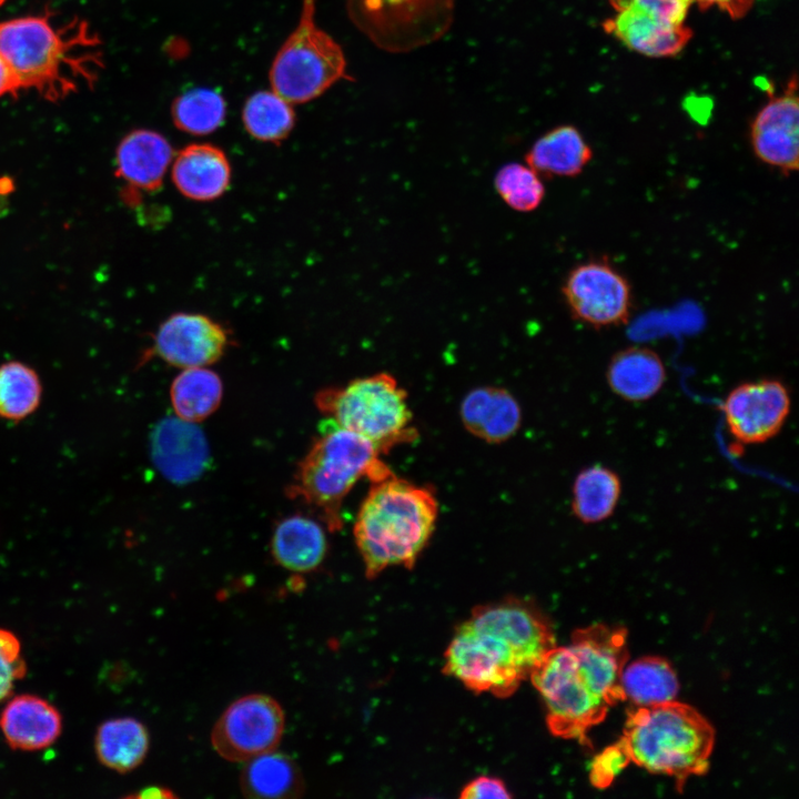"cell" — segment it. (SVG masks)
Instances as JSON below:
<instances>
[{"instance_id":"cell-35","label":"cell","mask_w":799,"mask_h":799,"mask_svg":"<svg viewBox=\"0 0 799 799\" xmlns=\"http://www.w3.org/2000/svg\"><path fill=\"white\" fill-rule=\"evenodd\" d=\"M700 10L717 7L731 19L744 18L752 8L756 0H692Z\"/></svg>"},{"instance_id":"cell-1","label":"cell","mask_w":799,"mask_h":799,"mask_svg":"<svg viewBox=\"0 0 799 799\" xmlns=\"http://www.w3.org/2000/svg\"><path fill=\"white\" fill-rule=\"evenodd\" d=\"M627 660V631L603 624L578 629L568 645L552 648L529 676L549 731L587 742L588 730L625 701L620 678Z\"/></svg>"},{"instance_id":"cell-28","label":"cell","mask_w":799,"mask_h":799,"mask_svg":"<svg viewBox=\"0 0 799 799\" xmlns=\"http://www.w3.org/2000/svg\"><path fill=\"white\" fill-rule=\"evenodd\" d=\"M292 103L274 91H259L243 108L242 120L250 135L262 142L280 143L295 124Z\"/></svg>"},{"instance_id":"cell-15","label":"cell","mask_w":799,"mask_h":799,"mask_svg":"<svg viewBox=\"0 0 799 799\" xmlns=\"http://www.w3.org/2000/svg\"><path fill=\"white\" fill-rule=\"evenodd\" d=\"M172 159V146L162 134L145 129L127 134L115 152V175L124 183L125 204L134 206L141 193L159 191Z\"/></svg>"},{"instance_id":"cell-33","label":"cell","mask_w":799,"mask_h":799,"mask_svg":"<svg viewBox=\"0 0 799 799\" xmlns=\"http://www.w3.org/2000/svg\"><path fill=\"white\" fill-rule=\"evenodd\" d=\"M630 762L621 740L597 755L590 766L589 779L598 789L607 788Z\"/></svg>"},{"instance_id":"cell-25","label":"cell","mask_w":799,"mask_h":799,"mask_svg":"<svg viewBox=\"0 0 799 799\" xmlns=\"http://www.w3.org/2000/svg\"><path fill=\"white\" fill-rule=\"evenodd\" d=\"M618 474L600 464L588 466L576 476L572 490V510L584 524H597L609 518L620 499Z\"/></svg>"},{"instance_id":"cell-22","label":"cell","mask_w":799,"mask_h":799,"mask_svg":"<svg viewBox=\"0 0 799 799\" xmlns=\"http://www.w3.org/2000/svg\"><path fill=\"white\" fill-rule=\"evenodd\" d=\"M271 552L275 562L295 573L316 569L327 553V539L323 527L303 515L282 519L271 539Z\"/></svg>"},{"instance_id":"cell-11","label":"cell","mask_w":799,"mask_h":799,"mask_svg":"<svg viewBox=\"0 0 799 799\" xmlns=\"http://www.w3.org/2000/svg\"><path fill=\"white\" fill-rule=\"evenodd\" d=\"M562 294L572 316L591 327L619 326L629 321L631 286L607 259L591 260L572 269Z\"/></svg>"},{"instance_id":"cell-7","label":"cell","mask_w":799,"mask_h":799,"mask_svg":"<svg viewBox=\"0 0 799 799\" xmlns=\"http://www.w3.org/2000/svg\"><path fill=\"white\" fill-rule=\"evenodd\" d=\"M315 403L333 423L368 439L381 453L417 437L407 394L391 374L377 373L326 388L318 392Z\"/></svg>"},{"instance_id":"cell-24","label":"cell","mask_w":799,"mask_h":799,"mask_svg":"<svg viewBox=\"0 0 799 799\" xmlns=\"http://www.w3.org/2000/svg\"><path fill=\"white\" fill-rule=\"evenodd\" d=\"M150 747L146 727L135 718L121 717L102 722L94 738L99 761L120 773L139 767Z\"/></svg>"},{"instance_id":"cell-29","label":"cell","mask_w":799,"mask_h":799,"mask_svg":"<svg viewBox=\"0 0 799 799\" xmlns=\"http://www.w3.org/2000/svg\"><path fill=\"white\" fill-rule=\"evenodd\" d=\"M42 385L38 373L18 362L0 365V417L21 421L40 405Z\"/></svg>"},{"instance_id":"cell-26","label":"cell","mask_w":799,"mask_h":799,"mask_svg":"<svg viewBox=\"0 0 799 799\" xmlns=\"http://www.w3.org/2000/svg\"><path fill=\"white\" fill-rule=\"evenodd\" d=\"M620 685L625 701L629 700L636 707L672 701L679 690L674 668L660 657H644L626 664Z\"/></svg>"},{"instance_id":"cell-5","label":"cell","mask_w":799,"mask_h":799,"mask_svg":"<svg viewBox=\"0 0 799 799\" xmlns=\"http://www.w3.org/2000/svg\"><path fill=\"white\" fill-rule=\"evenodd\" d=\"M620 740L631 762L674 778L680 789L707 771L715 730L696 709L672 700L629 711Z\"/></svg>"},{"instance_id":"cell-21","label":"cell","mask_w":799,"mask_h":799,"mask_svg":"<svg viewBox=\"0 0 799 799\" xmlns=\"http://www.w3.org/2000/svg\"><path fill=\"white\" fill-rule=\"evenodd\" d=\"M593 158V150L578 129L556 127L539 136L525 155V162L543 179L579 175Z\"/></svg>"},{"instance_id":"cell-14","label":"cell","mask_w":799,"mask_h":799,"mask_svg":"<svg viewBox=\"0 0 799 799\" xmlns=\"http://www.w3.org/2000/svg\"><path fill=\"white\" fill-rule=\"evenodd\" d=\"M768 102L750 125L752 151L762 163L785 175L799 168V103L793 75L781 94L769 91Z\"/></svg>"},{"instance_id":"cell-23","label":"cell","mask_w":799,"mask_h":799,"mask_svg":"<svg viewBox=\"0 0 799 799\" xmlns=\"http://www.w3.org/2000/svg\"><path fill=\"white\" fill-rule=\"evenodd\" d=\"M245 762L240 776V788L244 797L292 799L304 793L302 772L290 756L272 750Z\"/></svg>"},{"instance_id":"cell-6","label":"cell","mask_w":799,"mask_h":799,"mask_svg":"<svg viewBox=\"0 0 799 799\" xmlns=\"http://www.w3.org/2000/svg\"><path fill=\"white\" fill-rule=\"evenodd\" d=\"M381 454L372 442L334 423L301 461L287 494L314 508L331 530H338L343 499L355 484L393 474Z\"/></svg>"},{"instance_id":"cell-13","label":"cell","mask_w":799,"mask_h":799,"mask_svg":"<svg viewBox=\"0 0 799 799\" xmlns=\"http://www.w3.org/2000/svg\"><path fill=\"white\" fill-rule=\"evenodd\" d=\"M230 345L229 332L199 313H174L154 335L151 354L180 368L205 367L219 361Z\"/></svg>"},{"instance_id":"cell-18","label":"cell","mask_w":799,"mask_h":799,"mask_svg":"<svg viewBox=\"0 0 799 799\" xmlns=\"http://www.w3.org/2000/svg\"><path fill=\"white\" fill-rule=\"evenodd\" d=\"M171 175L182 195L206 202L220 198L229 189L231 165L220 148L195 143L180 150L173 161Z\"/></svg>"},{"instance_id":"cell-8","label":"cell","mask_w":799,"mask_h":799,"mask_svg":"<svg viewBox=\"0 0 799 799\" xmlns=\"http://www.w3.org/2000/svg\"><path fill=\"white\" fill-rule=\"evenodd\" d=\"M340 44L315 23V0H302L295 30L289 36L270 69L274 92L290 103L320 97L341 78H347Z\"/></svg>"},{"instance_id":"cell-30","label":"cell","mask_w":799,"mask_h":799,"mask_svg":"<svg viewBox=\"0 0 799 799\" xmlns=\"http://www.w3.org/2000/svg\"><path fill=\"white\" fill-rule=\"evenodd\" d=\"M226 104L221 94L211 89H193L172 103L175 127L185 133L205 135L218 130L224 121Z\"/></svg>"},{"instance_id":"cell-19","label":"cell","mask_w":799,"mask_h":799,"mask_svg":"<svg viewBox=\"0 0 799 799\" xmlns=\"http://www.w3.org/2000/svg\"><path fill=\"white\" fill-rule=\"evenodd\" d=\"M461 418L472 435L486 443L498 444L516 434L522 412L517 400L507 390L481 386L464 396Z\"/></svg>"},{"instance_id":"cell-36","label":"cell","mask_w":799,"mask_h":799,"mask_svg":"<svg viewBox=\"0 0 799 799\" xmlns=\"http://www.w3.org/2000/svg\"><path fill=\"white\" fill-rule=\"evenodd\" d=\"M21 90L20 83L12 69L0 54V97L6 94L16 95Z\"/></svg>"},{"instance_id":"cell-31","label":"cell","mask_w":799,"mask_h":799,"mask_svg":"<svg viewBox=\"0 0 799 799\" xmlns=\"http://www.w3.org/2000/svg\"><path fill=\"white\" fill-rule=\"evenodd\" d=\"M494 188L508 208L522 213L535 211L545 198L543 178L527 164L518 162L498 169Z\"/></svg>"},{"instance_id":"cell-9","label":"cell","mask_w":799,"mask_h":799,"mask_svg":"<svg viewBox=\"0 0 799 799\" xmlns=\"http://www.w3.org/2000/svg\"><path fill=\"white\" fill-rule=\"evenodd\" d=\"M692 0H610L603 28L628 49L651 58L679 53L692 37L686 18Z\"/></svg>"},{"instance_id":"cell-4","label":"cell","mask_w":799,"mask_h":799,"mask_svg":"<svg viewBox=\"0 0 799 799\" xmlns=\"http://www.w3.org/2000/svg\"><path fill=\"white\" fill-rule=\"evenodd\" d=\"M438 517L432 488L394 474L373 482L354 523V538L365 575L375 578L391 566L412 568L428 544Z\"/></svg>"},{"instance_id":"cell-3","label":"cell","mask_w":799,"mask_h":799,"mask_svg":"<svg viewBox=\"0 0 799 799\" xmlns=\"http://www.w3.org/2000/svg\"><path fill=\"white\" fill-rule=\"evenodd\" d=\"M99 39L75 19L55 27L47 16L0 22V54L21 89H33L55 101L91 84L102 64Z\"/></svg>"},{"instance_id":"cell-37","label":"cell","mask_w":799,"mask_h":799,"mask_svg":"<svg viewBox=\"0 0 799 799\" xmlns=\"http://www.w3.org/2000/svg\"><path fill=\"white\" fill-rule=\"evenodd\" d=\"M131 797L136 798H175L176 796L168 788L164 787H156L152 786L149 788L143 789L138 795H132Z\"/></svg>"},{"instance_id":"cell-27","label":"cell","mask_w":799,"mask_h":799,"mask_svg":"<svg viewBox=\"0 0 799 799\" xmlns=\"http://www.w3.org/2000/svg\"><path fill=\"white\" fill-rule=\"evenodd\" d=\"M222 395L220 376L206 367L184 368L170 387L175 416L191 423L209 417L219 407Z\"/></svg>"},{"instance_id":"cell-20","label":"cell","mask_w":799,"mask_h":799,"mask_svg":"<svg viewBox=\"0 0 799 799\" xmlns=\"http://www.w3.org/2000/svg\"><path fill=\"white\" fill-rule=\"evenodd\" d=\"M661 357L646 346H628L615 353L606 370L607 383L616 395L629 402L654 397L666 382Z\"/></svg>"},{"instance_id":"cell-17","label":"cell","mask_w":799,"mask_h":799,"mask_svg":"<svg viewBox=\"0 0 799 799\" xmlns=\"http://www.w3.org/2000/svg\"><path fill=\"white\" fill-rule=\"evenodd\" d=\"M0 730L10 748L38 751L58 740L62 731V717L48 700L22 694L8 700L3 707Z\"/></svg>"},{"instance_id":"cell-32","label":"cell","mask_w":799,"mask_h":799,"mask_svg":"<svg viewBox=\"0 0 799 799\" xmlns=\"http://www.w3.org/2000/svg\"><path fill=\"white\" fill-rule=\"evenodd\" d=\"M27 674L21 644L10 630L0 628V701L7 699Z\"/></svg>"},{"instance_id":"cell-16","label":"cell","mask_w":799,"mask_h":799,"mask_svg":"<svg viewBox=\"0 0 799 799\" xmlns=\"http://www.w3.org/2000/svg\"><path fill=\"white\" fill-rule=\"evenodd\" d=\"M151 457L162 475L185 484L198 478L209 463V447L195 423L165 417L151 433Z\"/></svg>"},{"instance_id":"cell-10","label":"cell","mask_w":799,"mask_h":799,"mask_svg":"<svg viewBox=\"0 0 799 799\" xmlns=\"http://www.w3.org/2000/svg\"><path fill=\"white\" fill-rule=\"evenodd\" d=\"M284 726L283 709L274 698L245 695L233 701L214 724L212 747L225 760L245 762L275 750Z\"/></svg>"},{"instance_id":"cell-38","label":"cell","mask_w":799,"mask_h":799,"mask_svg":"<svg viewBox=\"0 0 799 799\" xmlns=\"http://www.w3.org/2000/svg\"><path fill=\"white\" fill-rule=\"evenodd\" d=\"M11 189H12V184L9 179L0 180V195L8 194Z\"/></svg>"},{"instance_id":"cell-34","label":"cell","mask_w":799,"mask_h":799,"mask_svg":"<svg viewBox=\"0 0 799 799\" xmlns=\"http://www.w3.org/2000/svg\"><path fill=\"white\" fill-rule=\"evenodd\" d=\"M459 797L463 799H508L512 795L502 779L490 776H479L463 787Z\"/></svg>"},{"instance_id":"cell-39","label":"cell","mask_w":799,"mask_h":799,"mask_svg":"<svg viewBox=\"0 0 799 799\" xmlns=\"http://www.w3.org/2000/svg\"><path fill=\"white\" fill-rule=\"evenodd\" d=\"M7 0H0V6L3 4Z\"/></svg>"},{"instance_id":"cell-2","label":"cell","mask_w":799,"mask_h":799,"mask_svg":"<svg viewBox=\"0 0 799 799\" xmlns=\"http://www.w3.org/2000/svg\"><path fill=\"white\" fill-rule=\"evenodd\" d=\"M556 646L550 621L519 598L475 607L455 629L444 655V672L474 692L513 695Z\"/></svg>"},{"instance_id":"cell-12","label":"cell","mask_w":799,"mask_h":799,"mask_svg":"<svg viewBox=\"0 0 799 799\" xmlns=\"http://www.w3.org/2000/svg\"><path fill=\"white\" fill-rule=\"evenodd\" d=\"M791 407L788 387L779 380L762 378L734 387L722 403L730 435L742 444H760L775 437Z\"/></svg>"}]
</instances>
